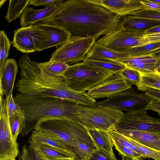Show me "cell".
I'll return each instance as SVG.
<instances>
[{"label":"cell","mask_w":160,"mask_h":160,"mask_svg":"<svg viewBox=\"0 0 160 160\" xmlns=\"http://www.w3.org/2000/svg\"><path fill=\"white\" fill-rule=\"evenodd\" d=\"M126 16L90 0H68L59 3L51 16L35 24L59 27L69 32L71 37H92L96 41L101 36L121 28Z\"/></svg>","instance_id":"obj_1"},{"label":"cell","mask_w":160,"mask_h":160,"mask_svg":"<svg viewBox=\"0 0 160 160\" xmlns=\"http://www.w3.org/2000/svg\"><path fill=\"white\" fill-rule=\"evenodd\" d=\"M18 64L21 68L20 78L16 88L20 93L59 98L87 107L96 106L95 99L87 92L69 88L63 77H53L46 74L38 63L30 59L27 54L22 56Z\"/></svg>","instance_id":"obj_2"},{"label":"cell","mask_w":160,"mask_h":160,"mask_svg":"<svg viewBox=\"0 0 160 160\" xmlns=\"http://www.w3.org/2000/svg\"><path fill=\"white\" fill-rule=\"evenodd\" d=\"M13 98L25 118L19 132L22 137L34 130L39 123L48 119L59 118L75 122L81 106L62 98L20 93Z\"/></svg>","instance_id":"obj_3"},{"label":"cell","mask_w":160,"mask_h":160,"mask_svg":"<svg viewBox=\"0 0 160 160\" xmlns=\"http://www.w3.org/2000/svg\"><path fill=\"white\" fill-rule=\"evenodd\" d=\"M123 115L122 111L109 107L81 105L75 117V122L86 129L108 132L115 129Z\"/></svg>","instance_id":"obj_4"},{"label":"cell","mask_w":160,"mask_h":160,"mask_svg":"<svg viewBox=\"0 0 160 160\" xmlns=\"http://www.w3.org/2000/svg\"><path fill=\"white\" fill-rule=\"evenodd\" d=\"M114 73L82 62L69 66L64 73L63 77L69 88L85 92Z\"/></svg>","instance_id":"obj_5"},{"label":"cell","mask_w":160,"mask_h":160,"mask_svg":"<svg viewBox=\"0 0 160 160\" xmlns=\"http://www.w3.org/2000/svg\"><path fill=\"white\" fill-rule=\"evenodd\" d=\"M153 100L145 92H138L132 87L97 102V105L109 107L128 112L145 111Z\"/></svg>","instance_id":"obj_6"},{"label":"cell","mask_w":160,"mask_h":160,"mask_svg":"<svg viewBox=\"0 0 160 160\" xmlns=\"http://www.w3.org/2000/svg\"><path fill=\"white\" fill-rule=\"evenodd\" d=\"M96 41L92 37H72L52 53L49 61L61 62L69 66L82 62Z\"/></svg>","instance_id":"obj_7"},{"label":"cell","mask_w":160,"mask_h":160,"mask_svg":"<svg viewBox=\"0 0 160 160\" xmlns=\"http://www.w3.org/2000/svg\"><path fill=\"white\" fill-rule=\"evenodd\" d=\"M145 32L121 28L103 36L96 41L110 49L124 52L127 49L148 44L144 37Z\"/></svg>","instance_id":"obj_8"},{"label":"cell","mask_w":160,"mask_h":160,"mask_svg":"<svg viewBox=\"0 0 160 160\" xmlns=\"http://www.w3.org/2000/svg\"><path fill=\"white\" fill-rule=\"evenodd\" d=\"M0 101V160H15L19 154L18 144L12 139L6 99Z\"/></svg>","instance_id":"obj_9"},{"label":"cell","mask_w":160,"mask_h":160,"mask_svg":"<svg viewBox=\"0 0 160 160\" xmlns=\"http://www.w3.org/2000/svg\"><path fill=\"white\" fill-rule=\"evenodd\" d=\"M47 38L44 31L33 24L15 30L13 40L11 42L18 50L28 54L37 51Z\"/></svg>","instance_id":"obj_10"},{"label":"cell","mask_w":160,"mask_h":160,"mask_svg":"<svg viewBox=\"0 0 160 160\" xmlns=\"http://www.w3.org/2000/svg\"><path fill=\"white\" fill-rule=\"evenodd\" d=\"M115 129L118 132L137 130L160 133V118L151 117L145 111L123 113L122 120Z\"/></svg>","instance_id":"obj_11"},{"label":"cell","mask_w":160,"mask_h":160,"mask_svg":"<svg viewBox=\"0 0 160 160\" xmlns=\"http://www.w3.org/2000/svg\"><path fill=\"white\" fill-rule=\"evenodd\" d=\"M132 86L120 74L115 73L88 90L87 93L94 99L108 98L130 88Z\"/></svg>","instance_id":"obj_12"},{"label":"cell","mask_w":160,"mask_h":160,"mask_svg":"<svg viewBox=\"0 0 160 160\" xmlns=\"http://www.w3.org/2000/svg\"><path fill=\"white\" fill-rule=\"evenodd\" d=\"M46 34V41L38 48L37 51L55 47L59 48L68 41L71 38L69 32L64 28L57 26L45 24H35Z\"/></svg>","instance_id":"obj_13"},{"label":"cell","mask_w":160,"mask_h":160,"mask_svg":"<svg viewBox=\"0 0 160 160\" xmlns=\"http://www.w3.org/2000/svg\"><path fill=\"white\" fill-rule=\"evenodd\" d=\"M117 62L138 72H151L158 70L160 58L156 55H151L128 57Z\"/></svg>","instance_id":"obj_14"},{"label":"cell","mask_w":160,"mask_h":160,"mask_svg":"<svg viewBox=\"0 0 160 160\" xmlns=\"http://www.w3.org/2000/svg\"><path fill=\"white\" fill-rule=\"evenodd\" d=\"M99 4L118 15L126 16L131 12L143 10L140 0H90Z\"/></svg>","instance_id":"obj_15"},{"label":"cell","mask_w":160,"mask_h":160,"mask_svg":"<svg viewBox=\"0 0 160 160\" xmlns=\"http://www.w3.org/2000/svg\"><path fill=\"white\" fill-rule=\"evenodd\" d=\"M128 57L129 55L126 52L113 50L96 41L87 54L85 59L117 62Z\"/></svg>","instance_id":"obj_16"},{"label":"cell","mask_w":160,"mask_h":160,"mask_svg":"<svg viewBox=\"0 0 160 160\" xmlns=\"http://www.w3.org/2000/svg\"><path fill=\"white\" fill-rule=\"evenodd\" d=\"M58 3L43 9H34L32 7H27L21 16L20 20L21 27H25L33 25L50 17L58 8Z\"/></svg>","instance_id":"obj_17"},{"label":"cell","mask_w":160,"mask_h":160,"mask_svg":"<svg viewBox=\"0 0 160 160\" xmlns=\"http://www.w3.org/2000/svg\"><path fill=\"white\" fill-rule=\"evenodd\" d=\"M18 71V66L15 59L11 58L5 61L0 76V86L2 87L6 97H8L13 92Z\"/></svg>","instance_id":"obj_18"},{"label":"cell","mask_w":160,"mask_h":160,"mask_svg":"<svg viewBox=\"0 0 160 160\" xmlns=\"http://www.w3.org/2000/svg\"><path fill=\"white\" fill-rule=\"evenodd\" d=\"M118 132L142 144L160 151V133L137 130Z\"/></svg>","instance_id":"obj_19"},{"label":"cell","mask_w":160,"mask_h":160,"mask_svg":"<svg viewBox=\"0 0 160 160\" xmlns=\"http://www.w3.org/2000/svg\"><path fill=\"white\" fill-rule=\"evenodd\" d=\"M29 144L42 143L46 144L62 150L75 158L76 156L73 148L61 139L48 135L35 130L30 136Z\"/></svg>","instance_id":"obj_20"},{"label":"cell","mask_w":160,"mask_h":160,"mask_svg":"<svg viewBox=\"0 0 160 160\" xmlns=\"http://www.w3.org/2000/svg\"><path fill=\"white\" fill-rule=\"evenodd\" d=\"M160 25V21L126 16L121 23V28L126 29L146 31Z\"/></svg>","instance_id":"obj_21"},{"label":"cell","mask_w":160,"mask_h":160,"mask_svg":"<svg viewBox=\"0 0 160 160\" xmlns=\"http://www.w3.org/2000/svg\"><path fill=\"white\" fill-rule=\"evenodd\" d=\"M86 129L97 149L104 150L113 158L117 159L113 151L114 146L108 132L98 129Z\"/></svg>","instance_id":"obj_22"},{"label":"cell","mask_w":160,"mask_h":160,"mask_svg":"<svg viewBox=\"0 0 160 160\" xmlns=\"http://www.w3.org/2000/svg\"><path fill=\"white\" fill-rule=\"evenodd\" d=\"M34 147L49 160H77L68 152L59 148L46 144H29Z\"/></svg>","instance_id":"obj_23"},{"label":"cell","mask_w":160,"mask_h":160,"mask_svg":"<svg viewBox=\"0 0 160 160\" xmlns=\"http://www.w3.org/2000/svg\"><path fill=\"white\" fill-rule=\"evenodd\" d=\"M140 80L137 86L138 90L145 92L150 89L160 90V72L158 70L151 72H139Z\"/></svg>","instance_id":"obj_24"},{"label":"cell","mask_w":160,"mask_h":160,"mask_svg":"<svg viewBox=\"0 0 160 160\" xmlns=\"http://www.w3.org/2000/svg\"><path fill=\"white\" fill-rule=\"evenodd\" d=\"M130 57L156 55L160 52V42L148 43L127 50Z\"/></svg>","instance_id":"obj_25"},{"label":"cell","mask_w":160,"mask_h":160,"mask_svg":"<svg viewBox=\"0 0 160 160\" xmlns=\"http://www.w3.org/2000/svg\"><path fill=\"white\" fill-rule=\"evenodd\" d=\"M42 70L46 74L53 77H63V74L69 66L59 62L38 63Z\"/></svg>","instance_id":"obj_26"},{"label":"cell","mask_w":160,"mask_h":160,"mask_svg":"<svg viewBox=\"0 0 160 160\" xmlns=\"http://www.w3.org/2000/svg\"><path fill=\"white\" fill-rule=\"evenodd\" d=\"M29 0H9L5 19L9 23L19 18L27 7Z\"/></svg>","instance_id":"obj_27"},{"label":"cell","mask_w":160,"mask_h":160,"mask_svg":"<svg viewBox=\"0 0 160 160\" xmlns=\"http://www.w3.org/2000/svg\"><path fill=\"white\" fill-rule=\"evenodd\" d=\"M93 67L115 73H118L126 67L123 64L115 61L95 60L85 59L82 61Z\"/></svg>","instance_id":"obj_28"},{"label":"cell","mask_w":160,"mask_h":160,"mask_svg":"<svg viewBox=\"0 0 160 160\" xmlns=\"http://www.w3.org/2000/svg\"><path fill=\"white\" fill-rule=\"evenodd\" d=\"M73 148L77 160H90L91 156L96 149L78 139L74 140Z\"/></svg>","instance_id":"obj_29"},{"label":"cell","mask_w":160,"mask_h":160,"mask_svg":"<svg viewBox=\"0 0 160 160\" xmlns=\"http://www.w3.org/2000/svg\"><path fill=\"white\" fill-rule=\"evenodd\" d=\"M0 76L1 75L6 59L10 51L11 42L4 31L0 32Z\"/></svg>","instance_id":"obj_30"},{"label":"cell","mask_w":160,"mask_h":160,"mask_svg":"<svg viewBox=\"0 0 160 160\" xmlns=\"http://www.w3.org/2000/svg\"><path fill=\"white\" fill-rule=\"evenodd\" d=\"M18 160H49L34 147L29 144L23 146L18 156Z\"/></svg>","instance_id":"obj_31"},{"label":"cell","mask_w":160,"mask_h":160,"mask_svg":"<svg viewBox=\"0 0 160 160\" xmlns=\"http://www.w3.org/2000/svg\"><path fill=\"white\" fill-rule=\"evenodd\" d=\"M24 119V116L22 112L16 113L9 118L12 138L14 141L17 142L20 127Z\"/></svg>","instance_id":"obj_32"},{"label":"cell","mask_w":160,"mask_h":160,"mask_svg":"<svg viewBox=\"0 0 160 160\" xmlns=\"http://www.w3.org/2000/svg\"><path fill=\"white\" fill-rule=\"evenodd\" d=\"M127 137L129 141L147 158H152L155 160H160V151L142 144L128 137Z\"/></svg>","instance_id":"obj_33"},{"label":"cell","mask_w":160,"mask_h":160,"mask_svg":"<svg viewBox=\"0 0 160 160\" xmlns=\"http://www.w3.org/2000/svg\"><path fill=\"white\" fill-rule=\"evenodd\" d=\"M129 84L136 86L139 84L140 80L139 73L134 70L127 67L118 73Z\"/></svg>","instance_id":"obj_34"},{"label":"cell","mask_w":160,"mask_h":160,"mask_svg":"<svg viewBox=\"0 0 160 160\" xmlns=\"http://www.w3.org/2000/svg\"><path fill=\"white\" fill-rule=\"evenodd\" d=\"M129 15L136 17L160 21V12L150 10H141L134 11Z\"/></svg>","instance_id":"obj_35"},{"label":"cell","mask_w":160,"mask_h":160,"mask_svg":"<svg viewBox=\"0 0 160 160\" xmlns=\"http://www.w3.org/2000/svg\"><path fill=\"white\" fill-rule=\"evenodd\" d=\"M112 143L119 154L127 158L136 159L143 158L141 155L134 151L115 143Z\"/></svg>","instance_id":"obj_36"},{"label":"cell","mask_w":160,"mask_h":160,"mask_svg":"<svg viewBox=\"0 0 160 160\" xmlns=\"http://www.w3.org/2000/svg\"><path fill=\"white\" fill-rule=\"evenodd\" d=\"M9 118L15 113L22 112L19 105L15 102L12 92L8 97H6Z\"/></svg>","instance_id":"obj_37"},{"label":"cell","mask_w":160,"mask_h":160,"mask_svg":"<svg viewBox=\"0 0 160 160\" xmlns=\"http://www.w3.org/2000/svg\"><path fill=\"white\" fill-rule=\"evenodd\" d=\"M90 160H118L113 158L105 151L96 149L91 156Z\"/></svg>","instance_id":"obj_38"},{"label":"cell","mask_w":160,"mask_h":160,"mask_svg":"<svg viewBox=\"0 0 160 160\" xmlns=\"http://www.w3.org/2000/svg\"><path fill=\"white\" fill-rule=\"evenodd\" d=\"M64 1V0H30L28 6L31 5L35 7L43 6L46 7Z\"/></svg>","instance_id":"obj_39"},{"label":"cell","mask_w":160,"mask_h":160,"mask_svg":"<svg viewBox=\"0 0 160 160\" xmlns=\"http://www.w3.org/2000/svg\"><path fill=\"white\" fill-rule=\"evenodd\" d=\"M144 7V9L150 10L160 12V4L153 2L151 0H140Z\"/></svg>","instance_id":"obj_40"},{"label":"cell","mask_w":160,"mask_h":160,"mask_svg":"<svg viewBox=\"0 0 160 160\" xmlns=\"http://www.w3.org/2000/svg\"><path fill=\"white\" fill-rule=\"evenodd\" d=\"M145 93L153 100L160 102V90L150 89L146 90Z\"/></svg>","instance_id":"obj_41"},{"label":"cell","mask_w":160,"mask_h":160,"mask_svg":"<svg viewBox=\"0 0 160 160\" xmlns=\"http://www.w3.org/2000/svg\"><path fill=\"white\" fill-rule=\"evenodd\" d=\"M144 37L148 43L160 42V33L145 35Z\"/></svg>","instance_id":"obj_42"},{"label":"cell","mask_w":160,"mask_h":160,"mask_svg":"<svg viewBox=\"0 0 160 160\" xmlns=\"http://www.w3.org/2000/svg\"><path fill=\"white\" fill-rule=\"evenodd\" d=\"M148 110L157 112L160 116V102L153 100L148 106L147 108Z\"/></svg>","instance_id":"obj_43"},{"label":"cell","mask_w":160,"mask_h":160,"mask_svg":"<svg viewBox=\"0 0 160 160\" xmlns=\"http://www.w3.org/2000/svg\"><path fill=\"white\" fill-rule=\"evenodd\" d=\"M145 35L160 33V25L149 29L145 32Z\"/></svg>","instance_id":"obj_44"},{"label":"cell","mask_w":160,"mask_h":160,"mask_svg":"<svg viewBox=\"0 0 160 160\" xmlns=\"http://www.w3.org/2000/svg\"><path fill=\"white\" fill-rule=\"evenodd\" d=\"M152 1L160 4V0H151Z\"/></svg>","instance_id":"obj_45"},{"label":"cell","mask_w":160,"mask_h":160,"mask_svg":"<svg viewBox=\"0 0 160 160\" xmlns=\"http://www.w3.org/2000/svg\"><path fill=\"white\" fill-rule=\"evenodd\" d=\"M158 56V57H159L160 58V52L156 54ZM158 71L160 72V66H159L158 69Z\"/></svg>","instance_id":"obj_46"},{"label":"cell","mask_w":160,"mask_h":160,"mask_svg":"<svg viewBox=\"0 0 160 160\" xmlns=\"http://www.w3.org/2000/svg\"><path fill=\"white\" fill-rule=\"evenodd\" d=\"M131 160H142L141 159H130Z\"/></svg>","instance_id":"obj_47"},{"label":"cell","mask_w":160,"mask_h":160,"mask_svg":"<svg viewBox=\"0 0 160 160\" xmlns=\"http://www.w3.org/2000/svg\"><path fill=\"white\" fill-rule=\"evenodd\" d=\"M122 160H131L130 159H128V158H127L126 159H123Z\"/></svg>","instance_id":"obj_48"},{"label":"cell","mask_w":160,"mask_h":160,"mask_svg":"<svg viewBox=\"0 0 160 160\" xmlns=\"http://www.w3.org/2000/svg\"></svg>","instance_id":"obj_49"}]
</instances>
